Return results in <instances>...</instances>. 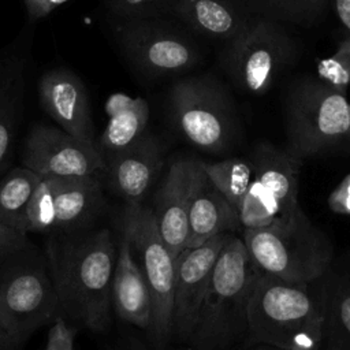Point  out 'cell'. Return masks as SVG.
<instances>
[{"label":"cell","instance_id":"obj_1","mask_svg":"<svg viewBox=\"0 0 350 350\" xmlns=\"http://www.w3.org/2000/svg\"><path fill=\"white\" fill-rule=\"evenodd\" d=\"M66 235L51 239L46 262L60 316L93 332H104L111 324L118 243L108 228Z\"/></svg>","mask_w":350,"mask_h":350},{"label":"cell","instance_id":"obj_2","mask_svg":"<svg viewBox=\"0 0 350 350\" xmlns=\"http://www.w3.org/2000/svg\"><path fill=\"white\" fill-rule=\"evenodd\" d=\"M260 271L230 234L213 265L186 350H245L247 304Z\"/></svg>","mask_w":350,"mask_h":350},{"label":"cell","instance_id":"obj_3","mask_svg":"<svg viewBox=\"0 0 350 350\" xmlns=\"http://www.w3.org/2000/svg\"><path fill=\"white\" fill-rule=\"evenodd\" d=\"M323 319L321 278L288 282L260 273L247 304L246 347L271 345L290 350H320Z\"/></svg>","mask_w":350,"mask_h":350},{"label":"cell","instance_id":"obj_4","mask_svg":"<svg viewBox=\"0 0 350 350\" xmlns=\"http://www.w3.org/2000/svg\"><path fill=\"white\" fill-rule=\"evenodd\" d=\"M241 239L261 273L288 282H314L334 262V246L301 209L262 228L243 230Z\"/></svg>","mask_w":350,"mask_h":350},{"label":"cell","instance_id":"obj_5","mask_svg":"<svg viewBox=\"0 0 350 350\" xmlns=\"http://www.w3.org/2000/svg\"><path fill=\"white\" fill-rule=\"evenodd\" d=\"M171 120L193 146L209 153L227 150L235 138V113L224 86L209 75L178 79L167 97Z\"/></svg>","mask_w":350,"mask_h":350},{"label":"cell","instance_id":"obj_6","mask_svg":"<svg viewBox=\"0 0 350 350\" xmlns=\"http://www.w3.org/2000/svg\"><path fill=\"white\" fill-rule=\"evenodd\" d=\"M120 231L130 241L152 298L149 338L156 350H167L172 339L174 257L167 249L150 206L126 204L120 215Z\"/></svg>","mask_w":350,"mask_h":350},{"label":"cell","instance_id":"obj_7","mask_svg":"<svg viewBox=\"0 0 350 350\" xmlns=\"http://www.w3.org/2000/svg\"><path fill=\"white\" fill-rule=\"evenodd\" d=\"M287 149L299 159L332 149L350 137V103L320 79H304L288 94Z\"/></svg>","mask_w":350,"mask_h":350},{"label":"cell","instance_id":"obj_8","mask_svg":"<svg viewBox=\"0 0 350 350\" xmlns=\"http://www.w3.org/2000/svg\"><path fill=\"white\" fill-rule=\"evenodd\" d=\"M22 254L4 261L0 272V323L19 346L60 316L48 264Z\"/></svg>","mask_w":350,"mask_h":350},{"label":"cell","instance_id":"obj_9","mask_svg":"<svg viewBox=\"0 0 350 350\" xmlns=\"http://www.w3.org/2000/svg\"><path fill=\"white\" fill-rule=\"evenodd\" d=\"M294 41L283 23L253 15L242 31L226 42L223 68L242 92L262 94L288 64Z\"/></svg>","mask_w":350,"mask_h":350},{"label":"cell","instance_id":"obj_10","mask_svg":"<svg viewBox=\"0 0 350 350\" xmlns=\"http://www.w3.org/2000/svg\"><path fill=\"white\" fill-rule=\"evenodd\" d=\"M115 33L126 59L148 77L182 75L201 60L189 29L171 23L168 16L119 21Z\"/></svg>","mask_w":350,"mask_h":350},{"label":"cell","instance_id":"obj_11","mask_svg":"<svg viewBox=\"0 0 350 350\" xmlns=\"http://www.w3.org/2000/svg\"><path fill=\"white\" fill-rule=\"evenodd\" d=\"M22 165L41 176L103 175L105 159L97 144L83 142L62 129L36 124L29 131Z\"/></svg>","mask_w":350,"mask_h":350},{"label":"cell","instance_id":"obj_12","mask_svg":"<svg viewBox=\"0 0 350 350\" xmlns=\"http://www.w3.org/2000/svg\"><path fill=\"white\" fill-rule=\"evenodd\" d=\"M205 179L202 160L179 157L171 163L154 194L152 211L160 235L174 258L186 246L189 211Z\"/></svg>","mask_w":350,"mask_h":350},{"label":"cell","instance_id":"obj_13","mask_svg":"<svg viewBox=\"0 0 350 350\" xmlns=\"http://www.w3.org/2000/svg\"><path fill=\"white\" fill-rule=\"evenodd\" d=\"M230 234H219L200 246L185 247L174 258L172 339L180 345L191 334L213 265Z\"/></svg>","mask_w":350,"mask_h":350},{"label":"cell","instance_id":"obj_14","mask_svg":"<svg viewBox=\"0 0 350 350\" xmlns=\"http://www.w3.org/2000/svg\"><path fill=\"white\" fill-rule=\"evenodd\" d=\"M164 164L161 141L145 133L126 149L105 159L103 180L126 204H142Z\"/></svg>","mask_w":350,"mask_h":350},{"label":"cell","instance_id":"obj_15","mask_svg":"<svg viewBox=\"0 0 350 350\" xmlns=\"http://www.w3.org/2000/svg\"><path fill=\"white\" fill-rule=\"evenodd\" d=\"M42 109L72 137L97 144L85 85L71 70L57 67L46 71L38 82Z\"/></svg>","mask_w":350,"mask_h":350},{"label":"cell","instance_id":"obj_16","mask_svg":"<svg viewBox=\"0 0 350 350\" xmlns=\"http://www.w3.org/2000/svg\"><path fill=\"white\" fill-rule=\"evenodd\" d=\"M249 160L253 167L254 180L262 187L278 219L298 213L301 211L298 187L302 159L287 148H279L271 142H260L254 146Z\"/></svg>","mask_w":350,"mask_h":350},{"label":"cell","instance_id":"obj_17","mask_svg":"<svg viewBox=\"0 0 350 350\" xmlns=\"http://www.w3.org/2000/svg\"><path fill=\"white\" fill-rule=\"evenodd\" d=\"M29 64V45L21 36L0 53V176L8 165L18 124Z\"/></svg>","mask_w":350,"mask_h":350},{"label":"cell","instance_id":"obj_18","mask_svg":"<svg viewBox=\"0 0 350 350\" xmlns=\"http://www.w3.org/2000/svg\"><path fill=\"white\" fill-rule=\"evenodd\" d=\"M111 305L122 321L149 332L152 325L150 293L133 254L130 241L122 231L112 275Z\"/></svg>","mask_w":350,"mask_h":350},{"label":"cell","instance_id":"obj_19","mask_svg":"<svg viewBox=\"0 0 350 350\" xmlns=\"http://www.w3.org/2000/svg\"><path fill=\"white\" fill-rule=\"evenodd\" d=\"M48 178L55 196V232L82 231L101 213L105 205L103 175Z\"/></svg>","mask_w":350,"mask_h":350},{"label":"cell","instance_id":"obj_20","mask_svg":"<svg viewBox=\"0 0 350 350\" xmlns=\"http://www.w3.org/2000/svg\"><path fill=\"white\" fill-rule=\"evenodd\" d=\"M254 14L245 0H175L171 16L194 33L228 42L249 23Z\"/></svg>","mask_w":350,"mask_h":350},{"label":"cell","instance_id":"obj_21","mask_svg":"<svg viewBox=\"0 0 350 350\" xmlns=\"http://www.w3.org/2000/svg\"><path fill=\"white\" fill-rule=\"evenodd\" d=\"M239 228H242V224L237 209L206 176L189 211L185 247L200 246L219 234H234Z\"/></svg>","mask_w":350,"mask_h":350},{"label":"cell","instance_id":"obj_22","mask_svg":"<svg viewBox=\"0 0 350 350\" xmlns=\"http://www.w3.org/2000/svg\"><path fill=\"white\" fill-rule=\"evenodd\" d=\"M108 123L97 141V146L107 159L118 153L146 133L149 107L142 97L115 93L105 103Z\"/></svg>","mask_w":350,"mask_h":350},{"label":"cell","instance_id":"obj_23","mask_svg":"<svg viewBox=\"0 0 350 350\" xmlns=\"http://www.w3.org/2000/svg\"><path fill=\"white\" fill-rule=\"evenodd\" d=\"M321 284L324 319L320 350H350V273L331 265Z\"/></svg>","mask_w":350,"mask_h":350},{"label":"cell","instance_id":"obj_24","mask_svg":"<svg viewBox=\"0 0 350 350\" xmlns=\"http://www.w3.org/2000/svg\"><path fill=\"white\" fill-rule=\"evenodd\" d=\"M41 175L21 165L0 176V220L23 231L25 212ZM25 232V231H23Z\"/></svg>","mask_w":350,"mask_h":350},{"label":"cell","instance_id":"obj_25","mask_svg":"<svg viewBox=\"0 0 350 350\" xmlns=\"http://www.w3.org/2000/svg\"><path fill=\"white\" fill-rule=\"evenodd\" d=\"M202 167L209 182L238 212L254 178L250 160L230 157L215 163L202 161Z\"/></svg>","mask_w":350,"mask_h":350},{"label":"cell","instance_id":"obj_26","mask_svg":"<svg viewBox=\"0 0 350 350\" xmlns=\"http://www.w3.org/2000/svg\"><path fill=\"white\" fill-rule=\"evenodd\" d=\"M254 15H261L280 23L312 26L317 23L329 0H245Z\"/></svg>","mask_w":350,"mask_h":350},{"label":"cell","instance_id":"obj_27","mask_svg":"<svg viewBox=\"0 0 350 350\" xmlns=\"http://www.w3.org/2000/svg\"><path fill=\"white\" fill-rule=\"evenodd\" d=\"M22 228L26 234H48L56 231L55 196L48 176H40L27 204Z\"/></svg>","mask_w":350,"mask_h":350},{"label":"cell","instance_id":"obj_28","mask_svg":"<svg viewBox=\"0 0 350 350\" xmlns=\"http://www.w3.org/2000/svg\"><path fill=\"white\" fill-rule=\"evenodd\" d=\"M317 75L323 83L346 94L350 83V36L339 42L335 53L319 63Z\"/></svg>","mask_w":350,"mask_h":350},{"label":"cell","instance_id":"obj_29","mask_svg":"<svg viewBox=\"0 0 350 350\" xmlns=\"http://www.w3.org/2000/svg\"><path fill=\"white\" fill-rule=\"evenodd\" d=\"M175 0H104V4L119 21L171 16Z\"/></svg>","mask_w":350,"mask_h":350},{"label":"cell","instance_id":"obj_30","mask_svg":"<svg viewBox=\"0 0 350 350\" xmlns=\"http://www.w3.org/2000/svg\"><path fill=\"white\" fill-rule=\"evenodd\" d=\"M77 329L64 317L57 316L49 327L44 350H75Z\"/></svg>","mask_w":350,"mask_h":350},{"label":"cell","instance_id":"obj_31","mask_svg":"<svg viewBox=\"0 0 350 350\" xmlns=\"http://www.w3.org/2000/svg\"><path fill=\"white\" fill-rule=\"evenodd\" d=\"M27 246V234L0 220V264L23 252Z\"/></svg>","mask_w":350,"mask_h":350},{"label":"cell","instance_id":"obj_32","mask_svg":"<svg viewBox=\"0 0 350 350\" xmlns=\"http://www.w3.org/2000/svg\"><path fill=\"white\" fill-rule=\"evenodd\" d=\"M327 204L334 213L350 216V172L329 193Z\"/></svg>","mask_w":350,"mask_h":350},{"label":"cell","instance_id":"obj_33","mask_svg":"<svg viewBox=\"0 0 350 350\" xmlns=\"http://www.w3.org/2000/svg\"><path fill=\"white\" fill-rule=\"evenodd\" d=\"M68 0H23L27 15L30 21H37L46 16L59 5L67 3Z\"/></svg>","mask_w":350,"mask_h":350},{"label":"cell","instance_id":"obj_34","mask_svg":"<svg viewBox=\"0 0 350 350\" xmlns=\"http://www.w3.org/2000/svg\"><path fill=\"white\" fill-rule=\"evenodd\" d=\"M329 1L346 34L350 36V0H329Z\"/></svg>","mask_w":350,"mask_h":350},{"label":"cell","instance_id":"obj_35","mask_svg":"<svg viewBox=\"0 0 350 350\" xmlns=\"http://www.w3.org/2000/svg\"><path fill=\"white\" fill-rule=\"evenodd\" d=\"M22 346H19L3 328L0 323V350H21Z\"/></svg>","mask_w":350,"mask_h":350},{"label":"cell","instance_id":"obj_36","mask_svg":"<svg viewBox=\"0 0 350 350\" xmlns=\"http://www.w3.org/2000/svg\"><path fill=\"white\" fill-rule=\"evenodd\" d=\"M245 350H290L284 347H278V346H271V345H253L246 347Z\"/></svg>","mask_w":350,"mask_h":350},{"label":"cell","instance_id":"obj_37","mask_svg":"<svg viewBox=\"0 0 350 350\" xmlns=\"http://www.w3.org/2000/svg\"><path fill=\"white\" fill-rule=\"evenodd\" d=\"M126 350H149L146 349L142 343H139L138 340H131L129 343H126ZM156 350V349H154Z\"/></svg>","mask_w":350,"mask_h":350},{"label":"cell","instance_id":"obj_38","mask_svg":"<svg viewBox=\"0 0 350 350\" xmlns=\"http://www.w3.org/2000/svg\"><path fill=\"white\" fill-rule=\"evenodd\" d=\"M349 261H350V256H349ZM347 272H349V271H347ZM349 273H350V272H349Z\"/></svg>","mask_w":350,"mask_h":350}]
</instances>
